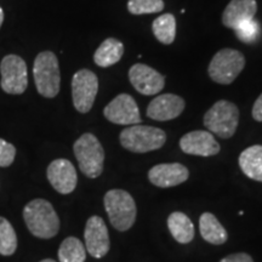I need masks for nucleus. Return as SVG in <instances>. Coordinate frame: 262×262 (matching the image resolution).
<instances>
[{"label":"nucleus","instance_id":"nucleus-1","mask_svg":"<svg viewBox=\"0 0 262 262\" xmlns=\"http://www.w3.org/2000/svg\"><path fill=\"white\" fill-rule=\"evenodd\" d=\"M24 219L29 232L38 238L50 239L60 229V219L51 203L45 199L29 202L24 209Z\"/></svg>","mask_w":262,"mask_h":262},{"label":"nucleus","instance_id":"nucleus-2","mask_svg":"<svg viewBox=\"0 0 262 262\" xmlns=\"http://www.w3.org/2000/svg\"><path fill=\"white\" fill-rule=\"evenodd\" d=\"M35 88L41 96L54 98L60 93L61 74L56 55L51 51H42L35 57L33 66Z\"/></svg>","mask_w":262,"mask_h":262},{"label":"nucleus","instance_id":"nucleus-3","mask_svg":"<svg viewBox=\"0 0 262 262\" xmlns=\"http://www.w3.org/2000/svg\"><path fill=\"white\" fill-rule=\"evenodd\" d=\"M104 209L112 226L124 232L133 227L136 220V204L134 198L123 189H111L104 195Z\"/></svg>","mask_w":262,"mask_h":262},{"label":"nucleus","instance_id":"nucleus-4","mask_svg":"<svg viewBox=\"0 0 262 262\" xmlns=\"http://www.w3.org/2000/svg\"><path fill=\"white\" fill-rule=\"evenodd\" d=\"M119 139L124 148L130 152L147 153L162 148L166 141V134L159 127L136 124L124 129Z\"/></svg>","mask_w":262,"mask_h":262},{"label":"nucleus","instance_id":"nucleus-5","mask_svg":"<svg viewBox=\"0 0 262 262\" xmlns=\"http://www.w3.org/2000/svg\"><path fill=\"white\" fill-rule=\"evenodd\" d=\"M73 150L84 175L96 179L103 171L104 150L100 141L93 134H84L75 141Z\"/></svg>","mask_w":262,"mask_h":262},{"label":"nucleus","instance_id":"nucleus-6","mask_svg":"<svg viewBox=\"0 0 262 262\" xmlns=\"http://www.w3.org/2000/svg\"><path fill=\"white\" fill-rule=\"evenodd\" d=\"M239 123V110L234 103L220 100L204 116V125L214 135L229 139L235 134Z\"/></svg>","mask_w":262,"mask_h":262},{"label":"nucleus","instance_id":"nucleus-7","mask_svg":"<svg viewBox=\"0 0 262 262\" xmlns=\"http://www.w3.org/2000/svg\"><path fill=\"white\" fill-rule=\"evenodd\" d=\"M245 67V57L241 51L225 48L217 51L209 64V75L215 83L228 85L235 80Z\"/></svg>","mask_w":262,"mask_h":262},{"label":"nucleus","instance_id":"nucleus-8","mask_svg":"<svg viewBox=\"0 0 262 262\" xmlns=\"http://www.w3.org/2000/svg\"><path fill=\"white\" fill-rule=\"evenodd\" d=\"M2 89L11 95L24 94L28 86L27 64L17 55H8L0 63Z\"/></svg>","mask_w":262,"mask_h":262},{"label":"nucleus","instance_id":"nucleus-9","mask_svg":"<svg viewBox=\"0 0 262 262\" xmlns=\"http://www.w3.org/2000/svg\"><path fill=\"white\" fill-rule=\"evenodd\" d=\"M98 91L97 75L90 70H80L72 79V97L75 110L88 113L93 108Z\"/></svg>","mask_w":262,"mask_h":262},{"label":"nucleus","instance_id":"nucleus-10","mask_svg":"<svg viewBox=\"0 0 262 262\" xmlns=\"http://www.w3.org/2000/svg\"><path fill=\"white\" fill-rule=\"evenodd\" d=\"M107 120L118 125H136L141 123L140 110L135 98L127 94L118 95L104 107Z\"/></svg>","mask_w":262,"mask_h":262},{"label":"nucleus","instance_id":"nucleus-11","mask_svg":"<svg viewBox=\"0 0 262 262\" xmlns=\"http://www.w3.org/2000/svg\"><path fill=\"white\" fill-rule=\"evenodd\" d=\"M129 80L135 90L145 96L158 95L165 86V77L143 63H136L130 68Z\"/></svg>","mask_w":262,"mask_h":262},{"label":"nucleus","instance_id":"nucleus-12","mask_svg":"<svg viewBox=\"0 0 262 262\" xmlns=\"http://www.w3.org/2000/svg\"><path fill=\"white\" fill-rule=\"evenodd\" d=\"M85 249L91 256L101 258L110 251V235L107 226L100 216H91L85 226Z\"/></svg>","mask_w":262,"mask_h":262},{"label":"nucleus","instance_id":"nucleus-13","mask_svg":"<svg viewBox=\"0 0 262 262\" xmlns=\"http://www.w3.org/2000/svg\"><path fill=\"white\" fill-rule=\"evenodd\" d=\"M180 147L186 155L211 157L220 152V145L210 131L196 130L186 134L180 140Z\"/></svg>","mask_w":262,"mask_h":262},{"label":"nucleus","instance_id":"nucleus-14","mask_svg":"<svg viewBox=\"0 0 262 262\" xmlns=\"http://www.w3.org/2000/svg\"><path fill=\"white\" fill-rule=\"evenodd\" d=\"M48 180L61 194H70L77 187V170L70 160L56 159L48 166Z\"/></svg>","mask_w":262,"mask_h":262},{"label":"nucleus","instance_id":"nucleus-15","mask_svg":"<svg viewBox=\"0 0 262 262\" xmlns=\"http://www.w3.org/2000/svg\"><path fill=\"white\" fill-rule=\"evenodd\" d=\"M185 110V100L173 94L159 95L150 101L147 107V116L158 122L175 119Z\"/></svg>","mask_w":262,"mask_h":262},{"label":"nucleus","instance_id":"nucleus-16","mask_svg":"<svg viewBox=\"0 0 262 262\" xmlns=\"http://www.w3.org/2000/svg\"><path fill=\"white\" fill-rule=\"evenodd\" d=\"M189 171L180 163H165L153 166L148 171V179L157 187L169 188L187 181Z\"/></svg>","mask_w":262,"mask_h":262},{"label":"nucleus","instance_id":"nucleus-17","mask_svg":"<svg viewBox=\"0 0 262 262\" xmlns=\"http://www.w3.org/2000/svg\"><path fill=\"white\" fill-rule=\"evenodd\" d=\"M256 11V0H231L222 14V24L234 31L243 22L253 19Z\"/></svg>","mask_w":262,"mask_h":262},{"label":"nucleus","instance_id":"nucleus-18","mask_svg":"<svg viewBox=\"0 0 262 262\" xmlns=\"http://www.w3.org/2000/svg\"><path fill=\"white\" fill-rule=\"evenodd\" d=\"M239 166L249 179L262 182V146L248 147L239 156Z\"/></svg>","mask_w":262,"mask_h":262},{"label":"nucleus","instance_id":"nucleus-19","mask_svg":"<svg viewBox=\"0 0 262 262\" xmlns=\"http://www.w3.org/2000/svg\"><path fill=\"white\" fill-rule=\"evenodd\" d=\"M124 54V45L116 38H107L97 50L95 51L94 62L98 67L107 68L116 64L122 60Z\"/></svg>","mask_w":262,"mask_h":262},{"label":"nucleus","instance_id":"nucleus-20","mask_svg":"<svg viewBox=\"0 0 262 262\" xmlns=\"http://www.w3.org/2000/svg\"><path fill=\"white\" fill-rule=\"evenodd\" d=\"M199 231L204 241L210 244L221 245L226 243L228 235L224 226L211 212H204L199 219Z\"/></svg>","mask_w":262,"mask_h":262},{"label":"nucleus","instance_id":"nucleus-21","mask_svg":"<svg viewBox=\"0 0 262 262\" xmlns=\"http://www.w3.org/2000/svg\"><path fill=\"white\" fill-rule=\"evenodd\" d=\"M168 227L175 241L187 244L194 238V226L191 219L183 212H172L168 219Z\"/></svg>","mask_w":262,"mask_h":262},{"label":"nucleus","instance_id":"nucleus-22","mask_svg":"<svg viewBox=\"0 0 262 262\" xmlns=\"http://www.w3.org/2000/svg\"><path fill=\"white\" fill-rule=\"evenodd\" d=\"M152 31L157 40L162 44H172L176 37V18L172 14H164L152 24Z\"/></svg>","mask_w":262,"mask_h":262},{"label":"nucleus","instance_id":"nucleus-23","mask_svg":"<svg viewBox=\"0 0 262 262\" xmlns=\"http://www.w3.org/2000/svg\"><path fill=\"white\" fill-rule=\"evenodd\" d=\"M86 249L78 238L68 237L62 242L58 249V260L60 262H85Z\"/></svg>","mask_w":262,"mask_h":262},{"label":"nucleus","instance_id":"nucleus-24","mask_svg":"<svg viewBox=\"0 0 262 262\" xmlns=\"http://www.w3.org/2000/svg\"><path fill=\"white\" fill-rule=\"evenodd\" d=\"M17 249V235L6 219L0 216V255L10 256Z\"/></svg>","mask_w":262,"mask_h":262},{"label":"nucleus","instance_id":"nucleus-25","mask_svg":"<svg viewBox=\"0 0 262 262\" xmlns=\"http://www.w3.org/2000/svg\"><path fill=\"white\" fill-rule=\"evenodd\" d=\"M163 0H129L127 2V10L133 15H146L157 14L163 11Z\"/></svg>","mask_w":262,"mask_h":262},{"label":"nucleus","instance_id":"nucleus-26","mask_svg":"<svg viewBox=\"0 0 262 262\" xmlns=\"http://www.w3.org/2000/svg\"><path fill=\"white\" fill-rule=\"evenodd\" d=\"M237 38L245 44H253L260 37L261 27L256 19H249L234 29Z\"/></svg>","mask_w":262,"mask_h":262},{"label":"nucleus","instance_id":"nucleus-27","mask_svg":"<svg viewBox=\"0 0 262 262\" xmlns=\"http://www.w3.org/2000/svg\"><path fill=\"white\" fill-rule=\"evenodd\" d=\"M16 148L14 145L0 139V166H9L14 163Z\"/></svg>","mask_w":262,"mask_h":262},{"label":"nucleus","instance_id":"nucleus-28","mask_svg":"<svg viewBox=\"0 0 262 262\" xmlns=\"http://www.w3.org/2000/svg\"><path fill=\"white\" fill-rule=\"evenodd\" d=\"M220 262H254V260L250 255L245 253H238L228 255V256L222 258Z\"/></svg>","mask_w":262,"mask_h":262},{"label":"nucleus","instance_id":"nucleus-29","mask_svg":"<svg viewBox=\"0 0 262 262\" xmlns=\"http://www.w3.org/2000/svg\"><path fill=\"white\" fill-rule=\"evenodd\" d=\"M253 118L256 122H262V94L255 101L253 107Z\"/></svg>","mask_w":262,"mask_h":262},{"label":"nucleus","instance_id":"nucleus-30","mask_svg":"<svg viewBox=\"0 0 262 262\" xmlns=\"http://www.w3.org/2000/svg\"><path fill=\"white\" fill-rule=\"evenodd\" d=\"M3 22H4V11H3V9L0 8V27H2Z\"/></svg>","mask_w":262,"mask_h":262},{"label":"nucleus","instance_id":"nucleus-31","mask_svg":"<svg viewBox=\"0 0 262 262\" xmlns=\"http://www.w3.org/2000/svg\"><path fill=\"white\" fill-rule=\"evenodd\" d=\"M40 262H56V261L51 260V258H45V260H42V261H40Z\"/></svg>","mask_w":262,"mask_h":262}]
</instances>
